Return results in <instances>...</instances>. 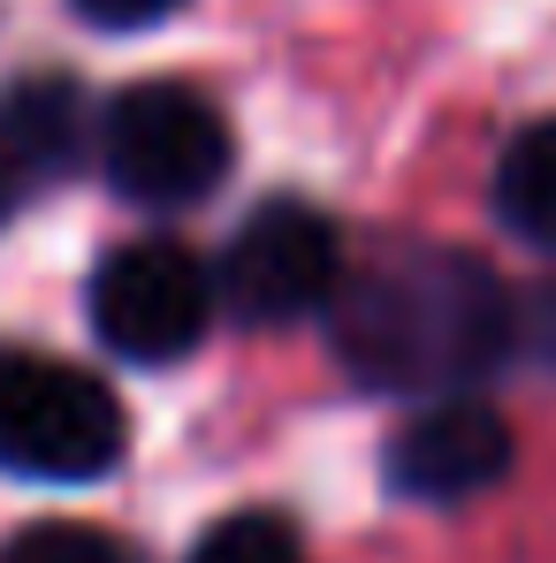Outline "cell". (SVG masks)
I'll return each instance as SVG.
<instances>
[{"label":"cell","instance_id":"cell-1","mask_svg":"<svg viewBox=\"0 0 556 563\" xmlns=\"http://www.w3.org/2000/svg\"><path fill=\"white\" fill-rule=\"evenodd\" d=\"M328 335L351 380L412 396V388H458L488 374L511 351V297L488 260L472 252H389L359 282H336Z\"/></svg>","mask_w":556,"mask_h":563},{"label":"cell","instance_id":"cell-2","mask_svg":"<svg viewBox=\"0 0 556 563\" xmlns=\"http://www.w3.org/2000/svg\"><path fill=\"white\" fill-rule=\"evenodd\" d=\"M130 442L115 388L69 358L0 343V472L23 479H99Z\"/></svg>","mask_w":556,"mask_h":563},{"label":"cell","instance_id":"cell-3","mask_svg":"<svg viewBox=\"0 0 556 563\" xmlns=\"http://www.w3.org/2000/svg\"><path fill=\"white\" fill-rule=\"evenodd\" d=\"M107 176L138 206H190L229 176V122L190 85H130L107 107Z\"/></svg>","mask_w":556,"mask_h":563},{"label":"cell","instance_id":"cell-4","mask_svg":"<svg viewBox=\"0 0 556 563\" xmlns=\"http://www.w3.org/2000/svg\"><path fill=\"white\" fill-rule=\"evenodd\" d=\"M214 320V282L184 244H122L92 275V328L130 366H176Z\"/></svg>","mask_w":556,"mask_h":563},{"label":"cell","instance_id":"cell-5","mask_svg":"<svg viewBox=\"0 0 556 563\" xmlns=\"http://www.w3.org/2000/svg\"><path fill=\"white\" fill-rule=\"evenodd\" d=\"M229 305L260 328L282 320H305V312H328L336 282H344V244H336V221L313 213L305 198H268L260 213H244V229L229 236Z\"/></svg>","mask_w":556,"mask_h":563},{"label":"cell","instance_id":"cell-6","mask_svg":"<svg viewBox=\"0 0 556 563\" xmlns=\"http://www.w3.org/2000/svg\"><path fill=\"white\" fill-rule=\"evenodd\" d=\"M503 472H511V427L472 396L427 404L389 442V487L412 503H465V495L495 487Z\"/></svg>","mask_w":556,"mask_h":563},{"label":"cell","instance_id":"cell-7","mask_svg":"<svg viewBox=\"0 0 556 563\" xmlns=\"http://www.w3.org/2000/svg\"><path fill=\"white\" fill-rule=\"evenodd\" d=\"M85 99L69 77H23L0 92V221H15L39 184H54L77 161Z\"/></svg>","mask_w":556,"mask_h":563},{"label":"cell","instance_id":"cell-8","mask_svg":"<svg viewBox=\"0 0 556 563\" xmlns=\"http://www.w3.org/2000/svg\"><path fill=\"white\" fill-rule=\"evenodd\" d=\"M495 213L519 244L556 252V122H526L495 161Z\"/></svg>","mask_w":556,"mask_h":563},{"label":"cell","instance_id":"cell-9","mask_svg":"<svg viewBox=\"0 0 556 563\" xmlns=\"http://www.w3.org/2000/svg\"><path fill=\"white\" fill-rule=\"evenodd\" d=\"M190 563H305V549H297L290 518H275V510H237V518H221L190 549Z\"/></svg>","mask_w":556,"mask_h":563},{"label":"cell","instance_id":"cell-10","mask_svg":"<svg viewBox=\"0 0 556 563\" xmlns=\"http://www.w3.org/2000/svg\"><path fill=\"white\" fill-rule=\"evenodd\" d=\"M0 563H130L99 526H77V518H46V526H23L8 541Z\"/></svg>","mask_w":556,"mask_h":563},{"label":"cell","instance_id":"cell-11","mask_svg":"<svg viewBox=\"0 0 556 563\" xmlns=\"http://www.w3.org/2000/svg\"><path fill=\"white\" fill-rule=\"evenodd\" d=\"M168 8H184V0H77V15L99 23V31H145V23H161Z\"/></svg>","mask_w":556,"mask_h":563}]
</instances>
